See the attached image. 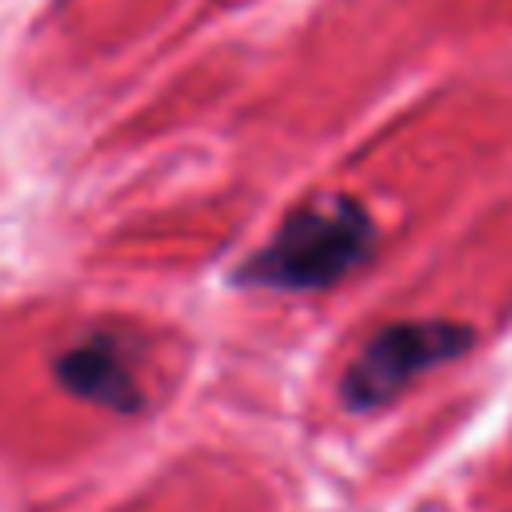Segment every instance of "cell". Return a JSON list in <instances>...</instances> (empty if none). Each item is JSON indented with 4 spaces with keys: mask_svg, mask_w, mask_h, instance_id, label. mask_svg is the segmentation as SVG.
<instances>
[{
    "mask_svg": "<svg viewBox=\"0 0 512 512\" xmlns=\"http://www.w3.org/2000/svg\"><path fill=\"white\" fill-rule=\"evenodd\" d=\"M376 228L348 196H320L296 208L276 236L244 264V280L280 292L328 288L368 260Z\"/></svg>",
    "mask_w": 512,
    "mask_h": 512,
    "instance_id": "1",
    "label": "cell"
},
{
    "mask_svg": "<svg viewBox=\"0 0 512 512\" xmlns=\"http://www.w3.org/2000/svg\"><path fill=\"white\" fill-rule=\"evenodd\" d=\"M472 344V328L452 320H400L376 332L344 372V400L352 408H380L428 368L456 360Z\"/></svg>",
    "mask_w": 512,
    "mask_h": 512,
    "instance_id": "2",
    "label": "cell"
},
{
    "mask_svg": "<svg viewBox=\"0 0 512 512\" xmlns=\"http://www.w3.org/2000/svg\"><path fill=\"white\" fill-rule=\"evenodd\" d=\"M56 376L72 396L92 400V404L112 408V412H136L144 400L128 360L120 356V348L108 336H96V340L68 348L56 360Z\"/></svg>",
    "mask_w": 512,
    "mask_h": 512,
    "instance_id": "3",
    "label": "cell"
}]
</instances>
